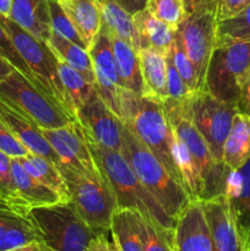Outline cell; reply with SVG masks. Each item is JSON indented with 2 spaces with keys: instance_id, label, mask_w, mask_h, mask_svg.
I'll return each mask as SVG.
<instances>
[{
  "instance_id": "1",
  "label": "cell",
  "mask_w": 250,
  "mask_h": 251,
  "mask_svg": "<svg viewBox=\"0 0 250 251\" xmlns=\"http://www.w3.org/2000/svg\"><path fill=\"white\" fill-rule=\"evenodd\" d=\"M120 105L122 122L183 186L174 157L173 130L167 118L163 103L123 88Z\"/></svg>"
},
{
  "instance_id": "2",
  "label": "cell",
  "mask_w": 250,
  "mask_h": 251,
  "mask_svg": "<svg viewBox=\"0 0 250 251\" xmlns=\"http://www.w3.org/2000/svg\"><path fill=\"white\" fill-rule=\"evenodd\" d=\"M85 139L98 169L107 179L114 193L118 208L137 211L141 215L152 218L167 232L173 233L175 221L164 212L156 199L140 183L124 154L120 151H112L97 146L90 141L86 135Z\"/></svg>"
},
{
  "instance_id": "3",
  "label": "cell",
  "mask_w": 250,
  "mask_h": 251,
  "mask_svg": "<svg viewBox=\"0 0 250 251\" xmlns=\"http://www.w3.org/2000/svg\"><path fill=\"white\" fill-rule=\"evenodd\" d=\"M122 153L127 159L140 183L156 199L164 212L175 221L191 200L183 186L168 173L157 157L135 137L125 124L123 125Z\"/></svg>"
},
{
  "instance_id": "4",
  "label": "cell",
  "mask_w": 250,
  "mask_h": 251,
  "mask_svg": "<svg viewBox=\"0 0 250 251\" xmlns=\"http://www.w3.org/2000/svg\"><path fill=\"white\" fill-rule=\"evenodd\" d=\"M189 98L184 100H167L163 107L172 129L185 144L198 164L202 180V201H206L225 195L230 169L213 157L205 139L194 125Z\"/></svg>"
},
{
  "instance_id": "5",
  "label": "cell",
  "mask_w": 250,
  "mask_h": 251,
  "mask_svg": "<svg viewBox=\"0 0 250 251\" xmlns=\"http://www.w3.org/2000/svg\"><path fill=\"white\" fill-rule=\"evenodd\" d=\"M59 171L68 186L71 205L97 234H108L117 199L107 179L100 172L81 173L59 164Z\"/></svg>"
},
{
  "instance_id": "6",
  "label": "cell",
  "mask_w": 250,
  "mask_h": 251,
  "mask_svg": "<svg viewBox=\"0 0 250 251\" xmlns=\"http://www.w3.org/2000/svg\"><path fill=\"white\" fill-rule=\"evenodd\" d=\"M0 24L12 39L42 92L75 118L59 76L58 59L48 44L29 34L9 17L0 16Z\"/></svg>"
},
{
  "instance_id": "7",
  "label": "cell",
  "mask_w": 250,
  "mask_h": 251,
  "mask_svg": "<svg viewBox=\"0 0 250 251\" xmlns=\"http://www.w3.org/2000/svg\"><path fill=\"white\" fill-rule=\"evenodd\" d=\"M27 216L41 233L42 242L55 251H86L98 235L70 201L29 208Z\"/></svg>"
},
{
  "instance_id": "8",
  "label": "cell",
  "mask_w": 250,
  "mask_h": 251,
  "mask_svg": "<svg viewBox=\"0 0 250 251\" xmlns=\"http://www.w3.org/2000/svg\"><path fill=\"white\" fill-rule=\"evenodd\" d=\"M0 98L41 129H59L75 120L17 70L0 82Z\"/></svg>"
},
{
  "instance_id": "9",
  "label": "cell",
  "mask_w": 250,
  "mask_h": 251,
  "mask_svg": "<svg viewBox=\"0 0 250 251\" xmlns=\"http://www.w3.org/2000/svg\"><path fill=\"white\" fill-rule=\"evenodd\" d=\"M249 69L250 43L215 47L200 91L223 102L238 104Z\"/></svg>"
},
{
  "instance_id": "10",
  "label": "cell",
  "mask_w": 250,
  "mask_h": 251,
  "mask_svg": "<svg viewBox=\"0 0 250 251\" xmlns=\"http://www.w3.org/2000/svg\"><path fill=\"white\" fill-rule=\"evenodd\" d=\"M191 120L205 139L213 157L222 161L223 145L232 127L233 119L239 112L238 104L227 103L205 91H196L189 98Z\"/></svg>"
},
{
  "instance_id": "11",
  "label": "cell",
  "mask_w": 250,
  "mask_h": 251,
  "mask_svg": "<svg viewBox=\"0 0 250 251\" xmlns=\"http://www.w3.org/2000/svg\"><path fill=\"white\" fill-rule=\"evenodd\" d=\"M216 12H196L188 15L176 27L174 33L175 39L195 66L200 90L202 88L208 63L216 47Z\"/></svg>"
},
{
  "instance_id": "12",
  "label": "cell",
  "mask_w": 250,
  "mask_h": 251,
  "mask_svg": "<svg viewBox=\"0 0 250 251\" xmlns=\"http://www.w3.org/2000/svg\"><path fill=\"white\" fill-rule=\"evenodd\" d=\"M88 53L92 61L95 86L98 96L115 113V115L122 119L120 100L123 87L120 86V78L110 43V34L103 25L91 48L88 49Z\"/></svg>"
},
{
  "instance_id": "13",
  "label": "cell",
  "mask_w": 250,
  "mask_h": 251,
  "mask_svg": "<svg viewBox=\"0 0 250 251\" xmlns=\"http://www.w3.org/2000/svg\"><path fill=\"white\" fill-rule=\"evenodd\" d=\"M75 120L90 141L103 149H123V122L97 95L76 110Z\"/></svg>"
},
{
  "instance_id": "14",
  "label": "cell",
  "mask_w": 250,
  "mask_h": 251,
  "mask_svg": "<svg viewBox=\"0 0 250 251\" xmlns=\"http://www.w3.org/2000/svg\"><path fill=\"white\" fill-rule=\"evenodd\" d=\"M60 164L81 173L100 172L90 151L82 129L76 120L59 129H41ZM59 166V164H58Z\"/></svg>"
},
{
  "instance_id": "15",
  "label": "cell",
  "mask_w": 250,
  "mask_h": 251,
  "mask_svg": "<svg viewBox=\"0 0 250 251\" xmlns=\"http://www.w3.org/2000/svg\"><path fill=\"white\" fill-rule=\"evenodd\" d=\"M174 251H213V242L202 201L191 200L175 218Z\"/></svg>"
},
{
  "instance_id": "16",
  "label": "cell",
  "mask_w": 250,
  "mask_h": 251,
  "mask_svg": "<svg viewBox=\"0 0 250 251\" xmlns=\"http://www.w3.org/2000/svg\"><path fill=\"white\" fill-rule=\"evenodd\" d=\"M225 199L235 228L247 251H250V159L230 171L225 185Z\"/></svg>"
},
{
  "instance_id": "17",
  "label": "cell",
  "mask_w": 250,
  "mask_h": 251,
  "mask_svg": "<svg viewBox=\"0 0 250 251\" xmlns=\"http://www.w3.org/2000/svg\"><path fill=\"white\" fill-rule=\"evenodd\" d=\"M202 205L211 230L213 251H247L230 216L225 196L202 201Z\"/></svg>"
},
{
  "instance_id": "18",
  "label": "cell",
  "mask_w": 250,
  "mask_h": 251,
  "mask_svg": "<svg viewBox=\"0 0 250 251\" xmlns=\"http://www.w3.org/2000/svg\"><path fill=\"white\" fill-rule=\"evenodd\" d=\"M0 120L12 132L15 137L26 147L29 153L46 157L58 166L60 164L58 154L51 149L48 140L44 137L41 127L20 114L0 98Z\"/></svg>"
},
{
  "instance_id": "19",
  "label": "cell",
  "mask_w": 250,
  "mask_h": 251,
  "mask_svg": "<svg viewBox=\"0 0 250 251\" xmlns=\"http://www.w3.org/2000/svg\"><path fill=\"white\" fill-rule=\"evenodd\" d=\"M144 97L164 103L168 100L167 91V58L164 54L146 48L139 50Z\"/></svg>"
},
{
  "instance_id": "20",
  "label": "cell",
  "mask_w": 250,
  "mask_h": 251,
  "mask_svg": "<svg viewBox=\"0 0 250 251\" xmlns=\"http://www.w3.org/2000/svg\"><path fill=\"white\" fill-rule=\"evenodd\" d=\"M32 242H42V237L27 213L0 208V251L14 250Z\"/></svg>"
},
{
  "instance_id": "21",
  "label": "cell",
  "mask_w": 250,
  "mask_h": 251,
  "mask_svg": "<svg viewBox=\"0 0 250 251\" xmlns=\"http://www.w3.org/2000/svg\"><path fill=\"white\" fill-rule=\"evenodd\" d=\"M9 19L46 43L51 33L47 0H12Z\"/></svg>"
},
{
  "instance_id": "22",
  "label": "cell",
  "mask_w": 250,
  "mask_h": 251,
  "mask_svg": "<svg viewBox=\"0 0 250 251\" xmlns=\"http://www.w3.org/2000/svg\"><path fill=\"white\" fill-rule=\"evenodd\" d=\"M132 19L139 37V50L151 48L167 55L174 42L175 29L150 14L147 9L134 14Z\"/></svg>"
},
{
  "instance_id": "23",
  "label": "cell",
  "mask_w": 250,
  "mask_h": 251,
  "mask_svg": "<svg viewBox=\"0 0 250 251\" xmlns=\"http://www.w3.org/2000/svg\"><path fill=\"white\" fill-rule=\"evenodd\" d=\"M87 49L91 48L102 27L98 0H58Z\"/></svg>"
},
{
  "instance_id": "24",
  "label": "cell",
  "mask_w": 250,
  "mask_h": 251,
  "mask_svg": "<svg viewBox=\"0 0 250 251\" xmlns=\"http://www.w3.org/2000/svg\"><path fill=\"white\" fill-rule=\"evenodd\" d=\"M11 171L17 194L27 211L33 207L68 202V201H64L58 194L54 193L48 186L29 176L17 158L11 159Z\"/></svg>"
},
{
  "instance_id": "25",
  "label": "cell",
  "mask_w": 250,
  "mask_h": 251,
  "mask_svg": "<svg viewBox=\"0 0 250 251\" xmlns=\"http://www.w3.org/2000/svg\"><path fill=\"white\" fill-rule=\"evenodd\" d=\"M250 159V115L238 112L233 119L222 151V161L230 171L240 168Z\"/></svg>"
},
{
  "instance_id": "26",
  "label": "cell",
  "mask_w": 250,
  "mask_h": 251,
  "mask_svg": "<svg viewBox=\"0 0 250 251\" xmlns=\"http://www.w3.org/2000/svg\"><path fill=\"white\" fill-rule=\"evenodd\" d=\"M110 43L117 64L118 75L120 78V86L131 92L141 93L142 80L139 50L127 42L112 34H110Z\"/></svg>"
},
{
  "instance_id": "27",
  "label": "cell",
  "mask_w": 250,
  "mask_h": 251,
  "mask_svg": "<svg viewBox=\"0 0 250 251\" xmlns=\"http://www.w3.org/2000/svg\"><path fill=\"white\" fill-rule=\"evenodd\" d=\"M102 17V25L112 36L118 37L131 44L139 50V37L132 15L125 11L113 0H98Z\"/></svg>"
},
{
  "instance_id": "28",
  "label": "cell",
  "mask_w": 250,
  "mask_h": 251,
  "mask_svg": "<svg viewBox=\"0 0 250 251\" xmlns=\"http://www.w3.org/2000/svg\"><path fill=\"white\" fill-rule=\"evenodd\" d=\"M110 233L118 251H144L136 211L117 208L112 218Z\"/></svg>"
},
{
  "instance_id": "29",
  "label": "cell",
  "mask_w": 250,
  "mask_h": 251,
  "mask_svg": "<svg viewBox=\"0 0 250 251\" xmlns=\"http://www.w3.org/2000/svg\"><path fill=\"white\" fill-rule=\"evenodd\" d=\"M19 162L24 167L25 171L36 178L37 180L41 181L49 189L58 194L64 201H70L69 198L68 186H66L65 180L59 171L58 166L50 159L46 157L38 156V154L28 153L27 156L19 157Z\"/></svg>"
},
{
  "instance_id": "30",
  "label": "cell",
  "mask_w": 250,
  "mask_h": 251,
  "mask_svg": "<svg viewBox=\"0 0 250 251\" xmlns=\"http://www.w3.org/2000/svg\"><path fill=\"white\" fill-rule=\"evenodd\" d=\"M47 44L59 60L64 61L69 66L77 70L85 76L86 80L95 85V73H93L92 61H91L87 49L63 38L54 32L50 33Z\"/></svg>"
},
{
  "instance_id": "31",
  "label": "cell",
  "mask_w": 250,
  "mask_h": 251,
  "mask_svg": "<svg viewBox=\"0 0 250 251\" xmlns=\"http://www.w3.org/2000/svg\"><path fill=\"white\" fill-rule=\"evenodd\" d=\"M58 70L61 83H63L70 107L73 109L74 117H75L76 110H78L86 103L90 102L97 95V90H96V86L93 83L86 80L82 74H80L77 70L73 69L59 59Z\"/></svg>"
},
{
  "instance_id": "32",
  "label": "cell",
  "mask_w": 250,
  "mask_h": 251,
  "mask_svg": "<svg viewBox=\"0 0 250 251\" xmlns=\"http://www.w3.org/2000/svg\"><path fill=\"white\" fill-rule=\"evenodd\" d=\"M240 42L250 43V5L230 19L217 21L216 47Z\"/></svg>"
},
{
  "instance_id": "33",
  "label": "cell",
  "mask_w": 250,
  "mask_h": 251,
  "mask_svg": "<svg viewBox=\"0 0 250 251\" xmlns=\"http://www.w3.org/2000/svg\"><path fill=\"white\" fill-rule=\"evenodd\" d=\"M136 217L139 222L144 251H174L173 245H172L173 233L167 232L152 218L141 215L137 211Z\"/></svg>"
},
{
  "instance_id": "34",
  "label": "cell",
  "mask_w": 250,
  "mask_h": 251,
  "mask_svg": "<svg viewBox=\"0 0 250 251\" xmlns=\"http://www.w3.org/2000/svg\"><path fill=\"white\" fill-rule=\"evenodd\" d=\"M11 159L12 157L0 151V201L17 212L27 213V210L25 208L15 186L11 171Z\"/></svg>"
},
{
  "instance_id": "35",
  "label": "cell",
  "mask_w": 250,
  "mask_h": 251,
  "mask_svg": "<svg viewBox=\"0 0 250 251\" xmlns=\"http://www.w3.org/2000/svg\"><path fill=\"white\" fill-rule=\"evenodd\" d=\"M48 1L49 7V17H50V27L51 32L59 34L63 38L68 39V41L73 42V43L77 44V46L82 47V48L87 49L85 42L81 38L78 32L74 27L73 22L65 14L63 7L60 6L58 0H47ZM88 50V49H87Z\"/></svg>"
},
{
  "instance_id": "36",
  "label": "cell",
  "mask_w": 250,
  "mask_h": 251,
  "mask_svg": "<svg viewBox=\"0 0 250 251\" xmlns=\"http://www.w3.org/2000/svg\"><path fill=\"white\" fill-rule=\"evenodd\" d=\"M146 9L150 14L174 29H176L186 17L183 0H149Z\"/></svg>"
},
{
  "instance_id": "37",
  "label": "cell",
  "mask_w": 250,
  "mask_h": 251,
  "mask_svg": "<svg viewBox=\"0 0 250 251\" xmlns=\"http://www.w3.org/2000/svg\"><path fill=\"white\" fill-rule=\"evenodd\" d=\"M171 55L176 71H178L180 77L184 80L185 85L188 86L190 92L194 93L200 90V83H199V77L198 74H196L195 66L191 63L190 59L188 58V55L184 51V49L181 48L180 43L175 39V37H174V42L172 44Z\"/></svg>"
},
{
  "instance_id": "38",
  "label": "cell",
  "mask_w": 250,
  "mask_h": 251,
  "mask_svg": "<svg viewBox=\"0 0 250 251\" xmlns=\"http://www.w3.org/2000/svg\"><path fill=\"white\" fill-rule=\"evenodd\" d=\"M0 56L4 58L15 70H17L19 73H21L22 75L26 78H28L32 83H33L36 87H38L36 80L32 76L31 71H29L28 66L25 63V60L22 59L21 54L19 53L17 48L15 47L14 42L10 38V36L7 34V32L5 31L4 27L0 24ZM39 88V87H38ZM41 90V88H39Z\"/></svg>"
},
{
  "instance_id": "39",
  "label": "cell",
  "mask_w": 250,
  "mask_h": 251,
  "mask_svg": "<svg viewBox=\"0 0 250 251\" xmlns=\"http://www.w3.org/2000/svg\"><path fill=\"white\" fill-rule=\"evenodd\" d=\"M167 58V91H168V100H188L193 92L185 85L183 78L180 77L179 73L174 66L172 60L171 50L166 55Z\"/></svg>"
},
{
  "instance_id": "40",
  "label": "cell",
  "mask_w": 250,
  "mask_h": 251,
  "mask_svg": "<svg viewBox=\"0 0 250 251\" xmlns=\"http://www.w3.org/2000/svg\"><path fill=\"white\" fill-rule=\"evenodd\" d=\"M0 151L12 158H19L29 153L28 150L12 135V132L2 124L1 120H0Z\"/></svg>"
},
{
  "instance_id": "41",
  "label": "cell",
  "mask_w": 250,
  "mask_h": 251,
  "mask_svg": "<svg viewBox=\"0 0 250 251\" xmlns=\"http://www.w3.org/2000/svg\"><path fill=\"white\" fill-rule=\"evenodd\" d=\"M248 5H250V0H222L217 12V21L235 16Z\"/></svg>"
},
{
  "instance_id": "42",
  "label": "cell",
  "mask_w": 250,
  "mask_h": 251,
  "mask_svg": "<svg viewBox=\"0 0 250 251\" xmlns=\"http://www.w3.org/2000/svg\"><path fill=\"white\" fill-rule=\"evenodd\" d=\"M183 1L186 10V16H188L196 12L207 11L217 14L222 0H183Z\"/></svg>"
},
{
  "instance_id": "43",
  "label": "cell",
  "mask_w": 250,
  "mask_h": 251,
  "mask_svg": "<svg viewBox=\"0 0 250 251\" xmlns=\"http://www.w3.org/2000/svg\"><path fill=\"white\" fill-rule=\"evenodd\" d=\"M86 251H118L114 243L108 240V234H98L93 238Z\"/></svg>"
},
{
  "instance_id": "44",
  "label": "cell",
  "mask_w": 250,
  "mask_h": 251,
  "mask_svg": "<svg viewBox=\"0 0 250 251\" xmlns=\"http://www.w3.org/2000/svg\"><path fill=\"white\" fill-rule=\"evenodd\" d=\"M238 109H239L240 113L250 115V69L247 75V78H245L244 85H243L240 98L238 100Z\"/></svg>"
},
{
  "instance_id": "45",
  "label": "cell",
  "mask_w": 250,
  "mask_h": 251,
  "mask_svg": "<svg viewBox=\"0 0 250 251\" xmlns=\"http://www.w3.org/2000/svg\"><path fill=\"white\" fill-rule=\"evenodd\" d=\"M113 1L117 2L119 6H122L130 15H134L136 12L141 11V10L146 9L149 0H113Z\"/></svg>"
},
{
  "instance_id": "46",
  "label": "cell",
  "mask_w": 250,
  "mask_h": 251,
  "mask_svg": "<svg viewBox=\"0 0 250 251\" xmlns=\"http://www.w3.org/2000/svg\"><path fill=\"white\" fill-rule=\"evenodd\" d=\"M10 251H55L54 249H51L50 247L46 244L43 242H32L29 244L24 245V247L16 248L14 250Z\"/></svg>"
},
{
  "instance_id": "47",
  "label": "cell",
  "mask_w": 250,
  "mask_h": 251,
  "mask_svg": "<svg viewBox=\"0 0 250 251\" xmlns=\"http://www.w3.org/2000/svg\"><path fill=\"white\" fill-rule=\"evenodd\" d=\"M15 69L12 68L4 58L0 56V82H1L2 80H5V78H6Z\"/></svg>"
},
{
  "instance_id": "48",
  "label": "cell",
  "mask_w": 250,
  "mask_h": 251,
  "mask_svg": "<svg viewBox=\"0 0 250 251\" xmlns=\"http://www.w3.org/2000/svg\"><path fill=\"white\" fill-rule=\"evenodd\" d=\"M12 0H0V16L9 17L11 11Z\"/></svg>"
},
{
  "instance_id": "49",
  "label": "cell",
  "mask_w": 250,
  "mask_h": 251,
  "mask_svg": "<svg viewBox=\"0 0 250 251\" xmlns=\"http://www.w3.org/2000/svg\"><path fill=\"white\" fill-rule=\"evenodd\" d=\"M0 208H9V207H7V206L5 205L4 202H1V201H0ZM11 210H12V208H11Z\"/></svg>"
}]
</instances>
